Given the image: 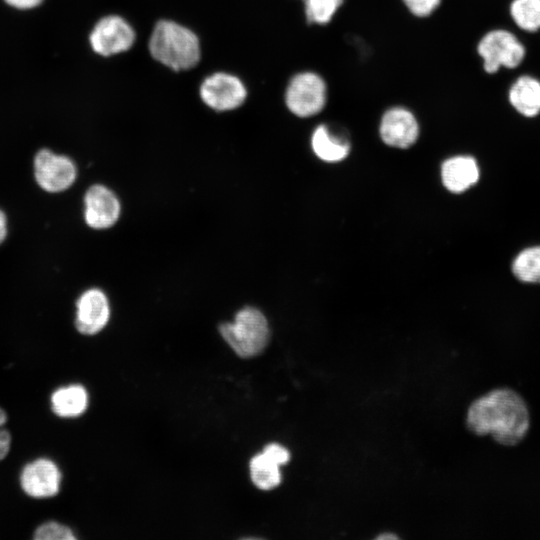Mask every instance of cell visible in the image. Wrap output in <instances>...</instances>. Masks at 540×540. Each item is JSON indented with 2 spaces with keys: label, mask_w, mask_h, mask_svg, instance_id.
Masks as SVG:
<instances>
[{
  "label": "cell",
  "mask_w": 540,
  "mask_h": 540,
  "mask_svg": "<svg viewBox=\"0 0 540 540\" xmlns=\"http://www.w3.org/2000/svg\"><path fill=\"white\" fill-rule=\"evenodd\" d=\"M466 424L477 435L490 434L500 444L515 445L528 431L529 412L515 391L495 389L471 403Z\"/></svg>",
  "instance_id": "cell-1"
},
{
  "label": "cell",
  "mask_w": 540,
  "mask_h": 540,
  "mask_svg": "<svg viewBox=\"0 0 540 540\" xmlns=\"http://www.w3.org/2000/svg\"><path fill=\"white\" fill-rule=\"evenodd\" d=\"M151 56L163 65L175 70L194 67L200 59L197 36L188 28L173 21H159L149 40Z\"/></svg>",
  "instance_id": "cell-2"
},
{
  "label": "cell",
  "mask_w": 540,
  "mask_h": 540,
  "mask_svg": "<svg viewBox=\"0 0 540 540\" xmlns=\"http://www.w3.org/2000/svg\"><path fill=\"white\" fill-rule=\"evenodd\" d=\"M219 332L232 350L240 357L251 358L260 354L269 341V325L264 314L254 307L239 310L233 322L219 325Z\"/></svg>",
  "instance_id": "cell-3"
},
{
  "label": "cell",
  "mask_w": 540,
  "mask_h": 540,
  "mask_svg": "<svg viewBox=\"0 0 540 540\" xmlns=\"http://www.w3.org/2000/svg\"><path fill=\"white\" fill-rule=\"evenodd\" d=\"M475 50L482 61L485 73L493 75L501 69H516L526 57V46L515 32L504 27H495L484 32L478 39Z\"/></svg>",
  "instance_id": "cell-4"
},
{
  "label": "cell",
  "mask_w": 540,
  "mask_h": 540,
  "mask_svg": "<svg viewBox=\"0 0 540 540\" xmlns=\"http://www.w3.org/2000/svg\"><path fill=\"white\" fill-rule=\"evenodd\" d=\"M326 101V83L314 72L296 74L287 86L285 103L298 117L305 118L318 114L323 110Z\"/></svg>",
  "instance_id": "cell-5"
},
{
  "label": "cell",
  "mask_w": 540,
  "mask_h": 540,
  "mask_svg": "<svg viewBox=\"0 0 540 540\" xmlns=\"http://www.w3.org/2000/svg\"><path fill=\"white\" fill-rule=\"evenodd\" d=\"M34 176L44 191L59 193L72 186L77 169L69 157L41 149L34 158Z\"/></svg>",
  "instance_id": "cell-6"
},
{
  "label": "cell",
  "mask_w": 540,
  "mask_h": 540,
  "mask_svg": "<svg viewBox=\"0 0 540 540\" xmlns=\"http://www.w3.org/2000/svg\"><path fill=\"white\" fill-rule=\"evenodd\" d=\"M89 41L94 52L107 57L130 49L135 41V32L123 18L111 15L97 22Z\"/></svg>",
  "instance_id": "cell-7"
},
{
  "label": "cell",
  "mask_w": 540,
  "mask_h": 540,
  "mask_svg": "<svg viewBox=\"0 0 540 540\" xmlns=\"http://www.w3.org/2000/svg\"><path fill=\"white\" fill-rule=\"evenodd\" d=\"M247 91L241 80L227 73L208 76L200 87L203 102L217 111L233 110L245 101Z\"/></svg>",
  "instance_id": "cell-8"
},
{
  "label": "cell",
  "mask_w": 540,
  "mask_h": 540,
  "mask_svg": "<svg viewBox=\"0 0 540 540\" xmlns=\"http://www.w3.org/2000/svg\"><path fill=\"white\" fill-rule=\"evenodd\" d=\"M61 477V472L54 461L38 458L23 467L20 486L25 494L32 498H50L59 492Z\"/></svg>",
  "instance_id": "cell-9"
},
{
  "label": "cell",
  "mask_w": 540,
  "mask_h": 540,
  "mask_svg": "<svg viewBox=\"0 0 540 540\" xmlns=\"http://www.w3.org/2000/svg\"><path fill=\"white\" fill-rule=\"evenodd\" d=\"M121 205L116 194L100 184L91 186L84 195V220L93 229H107L119 219Z\"/></svg>",
  "instance_id": "cell-10"
},
{
  "label": "cell",
  "mask_w": 540,
  "mask_h": 540,
  "mask_svg": "<svg viewBox=\"0 0 540 540\" xmlns=\"http://www.w3.org/2000/svg\"><path fill=\"white\" fill-rule=\"evenodd\" d=\"M110 304L106 294L91 288L83 292L76 302L75 327L81 334L95 335L108 323Z\"/></svg>",
  "instance_id": "cell-11"
},
{
  "label": "cell",
  "mask_w": 540,
  "mask_h": 540,
  "mask_svg": "<svg viewBox=\"0 0 540 540\" xmlns=\"http://www.w3.org/2000/svg\"><path fill=\"white\" fill-rule=\"evenodd\" d=\"M379 133L382 141L392 147L408 148L419 134L418 122L408 109L393 107L382 116Z\"/></svg>",
  "instance_id": "cell-12"
},
{
  "label": "cell",
  "mask_w": 540,
  "mask_h": 540,
  "mask_svg": "<svg viewBox=\"0 0 540 540\" xmlns=\"http://www.w3.org/2000/svg\"><path fill=\"white\" fill-rule=\"evenodd\" d=\"M507 100L523 118L537 117L540 115V79L528 73L519 74L508 87Z\"/></svg>",
  "instance_id": "cell-13"
},
{
  "label": "cell",
  "mask_w": 540,
  "mask_h": 540,
  "mask_svg": "<svg viewBox=\"0 0 540 540\" xmlns=\"http://www.w3.org/2000/svg\"><path fill=\"white\" fill-rule=\"evenodd\" d=\"M441 177L449 191L461 193L478 181L479 168L473 157L455 156L443 163Z\"/></svg>",
  "instance_id": "cell-14"
},
{
  "label": "cell",
  "mask_w": 540,
  "mask_h": 540,
  "mask_svg": "<svg viewBox=\"0 0 540 540\" xmlns=\"http://www.w3.org/2000/svg\"><path fill=\"white\" fill-rule=\"evenodd\" d=\"M52 411L61 418H74L88 407V393L80 384H70L56 389L50 398Z\"/></svg>",
  "instance_id": "cell-15"
},
{
  "label": "cell",
  "mask_w": 540,
  "mask_h": 540,
  "mask_svg": "<svg viewBox=\"0 0 540 540\" xmlns=\"http://www.w3.org/2000/svg\"><path fill=\"white\" fill-rule=\"evenodd\" d=\"M311 145L317 157L326 162L341 161L350 151L349 143L333 134L326 125L316 127L312 134Z\"/></svg>",
  "instance_id": "cell-16"
},
{
  "label": "cell",
  "mask_w": 540,
  "mask_h": 540,
  "mask_svg": "<svg viewBox=\"0 0 540 540\" xmlns=\"http://www.w3.org/2000/svg\"><path fill=\"white\" fill-rule=\"evenodd\" d=\"M508 13L520 32L534 34L540 31V0H511Z\"/></svg>",
  "instance_id": "cell-17"
},
{
  "label": "cell",
  "mask_w": 540,
  "mask_h": 540,
  "mask_svg": "<svg viewBox=\"0 0 540 540\" xmlns=\"http://www.w3.org/2000/svg\"><path fill=\"white\" fill-rule=\"evenodd\" d=\"M249 466L251 480L257 488L272 490L280 484V465L263 452L255 455Z\"/></svg>",
  "instance_id": "cell-18"
},
{
  "label": "cell",
  "mask_w": 540,
  "mask_h": 540,
  "mask_svg": "<svg viewBox=\"0 0 540 540\" xmlns=\"http://www.w3.org/2000/svg\"><path fill=\"white\" fill-rule=\"evenodd\" d=\"M512 272L522 282L540 284V246L522 250L512 263Z\"/></svg>",
  "instance_id": "cell-19"
},
{
  "label": "cell",
  "mask_w": 540,
  "mask_h": 540,
  "mask_svg": "<svg viewBox=\"0 0 540 540\" xmlns=\"http://www.w3.org/2000/svg\"><path fill=\"white\" fill-rule=\"evenodd\" d=\"M306 20L309 24L329 23L344 0H303Z\"/></svg>",
  "instance_id": "cell-20"
},
{
  "label": "cell",
  "mask_w": 540,
  "mask_h": 540,
  "mask_svg": "<svg viewBox=\"0 0 540 540\" xmlns=\"http://www.w3.org/2000/svg\"><path fill=\"white\" fill-rule=\"evenodd\" d=\"M33 538L36 540H75L76 536L68 526L48 521L36 528Z\"/></svg>",
  "instance_id": "cell-21"
},
{
  "label": "cell",
  "mask_w": 540,
  "mask_h": 540,
  "mask_svg": "<svg viewBox=\"0 0 540 540\" xmlns=\"http://www.w3.org/2000/svg\"><path fill=\"white\" fill-rule=\"evenodd\" d=\"M408 10L417 17H427L440 5L441 0H403Z\"/></svg>",
  "instance_id": "cell-22"
},
{
  "label": "cell",
  "mask_w": 540,
  "mask_h": 540,
  "mask_svg": "<svg viewBox=\"0 0 540 540\" xmlns=\"http://www.w3.org/2000/svg\"><path fill=\"white\" fill-rule=\"evenodd\" d=\"M263 453L280 466L286 464L290 459L289 450L278 443H270L266 445L263 449Z\"/></svg>",
  "instance_id": "cell-23"
},
{
  "label": "cell",
  "mask_w": 540,
  "mask_h": 540,
  "mask_svg": "<svg viewBox=\"0 0 540 540\" xmlns=\"http://www.w3.org/2000/svg\"><path fill=\"white\" fill-rule=\"evenodd\" d=\"M8 5L19 10L33 9L44 0H4Z\"/></svg>",
  "instance_id": "cell-24"
},
{
  "label": "cell",
  "mask_w": 540,
  "mask_h": 540,
  "mask_svg": "<svg viewBox=\"0 0 540 540\" xmlns=\"http://www.w3.org/2000/svg\"><path fill=\"white\" fill-rule=\"evenodd\" d=\"M11 446V435L10 433L0 428V460L4 459L9 453Z\"/></svg>",
  "instance_id": "cell-25"
},
{
  "label": "cell",
  "mask_w": 540,
  "mask_h": 540,
  "mask_svg": "<svg viewBox=\"0 0 540 540\" xmlns=\"http://www.w3.org/2000/svg\"><path fill=\"white\" fill-rule=\"evenodd\" d=\"M7 235V218L2 210H0V244L4 241Z\"/></svg>",
  "instance_id": "cell-26"
},
{
  "label": "cell",
  "mask_w": 540,
  "mask_h": 540,
  "mask_svg": "<svg viewBox=\"0 0 540 540\" xmlns=\"http://www.w3.org/2000/svg\"><path fill=\"white\" fill-rule=\"evenodd\" d=\"M7 422V414L6 412L0 407V428Z\"/></svg>",
  "instance_id": "cell-27"
},
{
  "label": "cell",
  "mask_w": 540,
  "mask_h": 540,
  "mask_svg": "<svg viewBox=\"0 0 540 540\" xmlns=\"http://www.w3.org/2000/svg\"><path fill=\"white\" fill-rule=\"evenodd\" d=\"M378 539H396L397 536L394 535V534H391V533H386V534H381L380 536L377 537Z\"/></svg>",
  "instance_id": "cell-28"
}]
</instances>
